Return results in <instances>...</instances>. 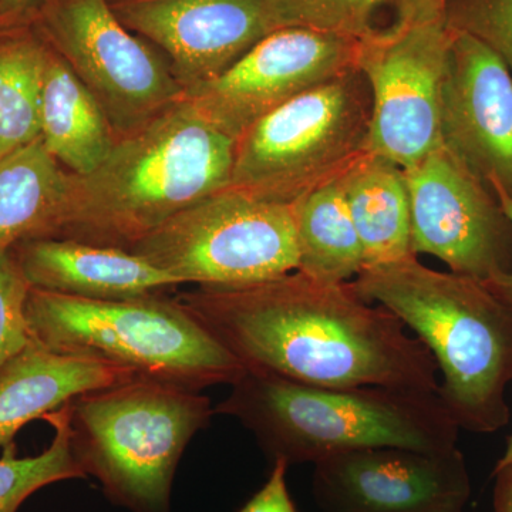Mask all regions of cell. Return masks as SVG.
<instances>
[{"instance_id": "6da1fadb", "label": "cell", "mask_w": 512, "mask_h": 512, "mask_svg": "<svg viewBox=\"0 0 512 512\" xmlns=\"http://www.w3.org/2000/svg\"><path fill=\"white\" fill-rule=\"evenodd\" d=\"M175 301L245 370L320 387L439 389L429 349L352 281L295 271L258 284L198 286Z\"/></svg>"}, {"instance_id": "7a4b0ae2", "label": "cell", "mask_w": 512, "mask_h": 512, "mask_svg": "<svg viewBox=\"0 0 512 512\" xmlns=\"http://www.w3.org/2000/svg\"><path fill=\"white\" fill-rule=\"evenodd\" d=\"M235 144L181 100L117 138L92 173H70L53 238L130 251L178 212L228 187Z\"/></svg>"}, {"instance_id": "3957f363", "label": "cell", "mask_w": 512, "mask_h": 512, "mask_svg": "<svg viewBox=\"0 0 512 512\" xmlns=\"http://www.w3.org/2000/svg\"><path fill=\"white\" fill-rule=\"evenodd\" d=\"M365 301L393 312L429 349L441 403L460 430L491 434L510 421L512 309L483 281L409 258L367 266L352 281Z\"/></svg>"}, {"instance_id": "277c9868", "label": "cell", "mask_w": 512, "mask_h": 512, "mask_svg": "<svg viewBox=\"0 0 512 512\" xmlns=\"http://www.w3.org/2000/svg\"><path fill=\"white\" fill-rule=\"evenodd\" d=\"M254 434L271 461L318 463L365 448L458 447L456 421L437 392L386 386L320 387L244 370L214 409Z\"/></svg>"}, {"instance_id": "5b68a950", "label": "cell", "mask_w": 512, "mask_h": 512, "mask_svg": "<svg viewBox=\"0 0 512 512\" xmlns=\"http://www.w3.org/2000/svg\"><path fill=\"white\" fill-rule=\"evenodd\" d=\"M26 320L33 342L52 352L192 392L231 386L245 370L175 298L163 295L94 301L32 288Z\"/></svg>"}, {"instance_id": "8992f818", "label": "cell", "mask_w": 512, "mask_h": 512, "mask_svg": "<svg viewBox=\"0 0 512 512\" xmlns=\"http://www.w3.org/2000/svg\"><path fill=\"white\" fill-rule=\"evenodd\" d=\"M67 407L70 444L84 476L133 512H170L178 463L215 414L201 392L144 379L80 394Z\"/></svg>"}, {"instance_id": "52a82bcc", "label": "cell", "mask_w": 512, "mask_h": 512, "mask_svg": "<svg viewBox=\"0 0 512 512\" xmlns=\"http://www.w3.org/2000/svg\"><path fill=\"white\" fill-rule=\"evenodd\" d=\"M370 117L372 94L356 67L252 124L235 144L227 188L293 205L369 153Z\"/></svg>"}, {"instance_id": "ba28073f", "label": "cell", "mask_w": 512, "mask_h": 512, "mask_svg": "<svg viewBox=\"0 0 512 512\" xmlns=\"http://www.w3.org/2000/svg\"><path fill=\"white\" fill-rule=\"evenodd\" d=\"M183 285L245 286L298 271L292 205L224 188L130 249Z\"/></svg>"}, {"instance_id": "9c48e42d", "label": "cell", "mask_w": 512, "mask_h": 512, "mask_svg": "<svg viewBox=\"0 0 512 512\" xmlns=\"http://www.w3.org/2000/svg\"><path fill=\"white\" fill-rule=\"evenodd\" d=\"M35 22L93 94L117 138L184 100L183 84L165 57L120 22L110 0H52Z\"/></svg>"}, {"instance_id": "30bf717a", "label": "cell", "mask_w": 512, "mask_h": 512, "mask_svg": "<svg viewBox=\"0 0 512 512\" xmlns=\"http://www.w3.org/2000/svg\"><path fill=\"white\" fill-rule=\"evenodd\" d=\"M451 36L439 20L393 23L359 39L357 69L372 94L369 150L403 170L443 144L441 89Z\"/></svg>"}, {"instance_id": "8fae6325", "label": "cell", "mask_w": 512, "mask_h": 512, "mask_svg": "<svg viewBox=\"0 0 512 512\" xmlns=\"http://www.w3.org/2000/svg\"><path fill=\"white\" fill-rule=\"evenodd\" d=\"M414 254L488 281L512 272V224L500 202L444 144L406 168Z\"/></svg>"}, {"instance_id": "7c38bea8", "label": "cell", "mask_w": 512, "mask_h": 512, "mask_svg": "<svg viewBox=\"0 0 512 512\" xmlns=\"http://www.w3.org/2000/svg\"><path fill=\"white\" fill-rule=\"evenodd\" d=\"M359 39L301 26L275 30L220 76L184 99L222 133L238 140L256 121L357 67Z\"/></svg>"}, {"instance_id": "4fadbf2b", "label": "cell", "mask_w": 512, "mask_h": 512, "mask_svg": "<svg viewBox=\"0 0 512 512\" xmlns=\"http://www.w3.org/2000/svg\"><path fill=\"white\" fill-rule=\"evenodd\" d=\"M312 488L323 512H464L471 478L458 447H379L318 461Z\"/></svg>"}, {"instance_id": "5bb4252c", "label": "cell", "mask_w": 512, "mask_h": 512, "mask_svg": "<svg viewBox=\"0 0 512 512\" xmlns=\"http://www.w3.org/2000/svg\"><path fill=\"white\" fill-rule=\"evenodd\" d=\"M131 32L160 47L185 92L220 76L259 40L288 28L278 0H111Z\"/></svg>"}, {"instance_id": "9a60e30c", "label": "cell", "mask_w": 512, "mask_h": 512, "mask_svg": "<svg viewBox=\"0 0 512 512\" xmlns=\"http://www.w3.org/2000/svg\"><path fill=\"white\" fill-rule=\"evenodd\" d=\"M451 33L441 141L494 195L512 198L511 70L480 40Z\"/></svg>"}, {"instance_id": "2e32d148", "label": "cell", "mask_w": 512, "mask_h": 512, "mask_svg": "<svg viewBox=\"0 0 512 512\" xmlns=\"http://www.w3.org/2000/svg\"><path fill=\"white\" fill-rule=\"evenodd\" d=\"M32 288L94 301H128L183 285L126 249L69 238H37L12 248Z\"/></svg>"}, {"instance_id": "e0dca14e", "label": "cell", "mask_w": 512, "mask_h": 512, "mask_svg": "<svg viewBox=\"0 0 512 512\" xmlns=\"http://www.w3.org/2000/svg\"><path fill=\"white\" fill-rule=\"evenodd\" d=\"M137 379L99 360L60 355L30 343L0 370V448L33 420H42L80 394Z\"/></svg>"}, {"instance_id": "ac0fdd59", "label": "cell", "mask_w": 512, "mask_h": 512, "mask_svg": "<svg viewBox=\"0 0 512 512\" xmlns=\"http://www.w3.org/2000/svg\"><path fill=\"white\" fill-rule=\"evenodd\" d=\"M40 138L69 173H92L116 144L109 119L69 64L49 46L40 104Z\"/></svg>"}, {"instance_id": "d6986e66", "label": "cell", "mask_w": 512, "mask_h": 512, "mask_svg": "<svg viewBox=\"0 0 512 512\" xmlns=\"http://www.w3.org/2000/svg\"><path fill=\"white\" fill-rule=\"evenodd\" d=\"M365 268L416 258L403 168L372 151L342 175Z\"/></svg>"}, {"instance_id": "ffe728a7", "label": "cell", "mask_w": 512, "mask_h": 512, "mask_svg": "<svg viewBox=\"0 0 512 512\" xmlns=\"http://www.w3.org/2000/svg\"><path fill=\"white\" fill-rule=\"evenodd\" d=\"M69 178L42 138L0 160V252L29 239L55 237Z\"/></svg>"}, {"instance_id": "44dd1931", "label": "cell", "mask_w": 512, "mask_h": 512, "mask_svg": "<svg viewBox=\"0 0 512 512\" xmlns=\"http://www.w3.org/2000/svg\"><path fill=\"white\" fill-rule=\"evenodd\" d=\"M292 207L298 272L329 284L353 281L365 268V258L342 177L305 195Z\"/></svg>"}, {"instance_id": "7402d4cb", "label": "cell", "mask_w": 512, "mask_h": 512, "mask_svg": "<svg viewBox=\"0 0 512 512\" xmlns=\"http://www.w3.org/2000/svg\"><path fill=\"white\" fill-rule=\"evenodd\" d=\"M47 52L28 25L0 32V160L40 138Z\"/></svg>"}, {"instance_id": "603a6c76", "label": "cell", "mask_w": 512, "mask_h": 512, "mask_svg": "<svg viewBox=\"0 0 512 512\" xmlns=\"http://www.w3.org/2000/svg\"><path fill=\"white\" fill-rule=\"evenodd\" d=\"M45 420L53 431L52 444L35 457H16L15 443L3 448L0 457V512H18L23 503L47 485L86 478L77 464L70 444L67 403Z\"/></svg>"}, {"instance_id": "cb8c5ba5", "label": "cell", "mask_w": 512, "mask_h": 512, "mask_svg": "<svg viewBox=\"0 0 512 512\" xmlns=\"http://www.w3.org/2000/svg\"><path fill=\"white\" fill-rule=\"evenodd\" d=\"M286 26H301L362 39L384 0H278Z\"/></svg>"}, {"instance_id": "d4e9b609", "label": "cell", "mask_w": 512, "mask_h": 512, "mask_svg": "<svg viewBox=\"0 0 512 512\" xmlns=\"http://www.w3.org/2000/svg\"><path fill=\"white\" fill-rule=\"evenodd\" d=\"M444 25L480 40L512 73V0H447Z\"/></svg>"}, {"instance_id": "484cf974", "label": "cell", "mask_w": 512, "mask_h": 512, "mask_svg": "<svg viewBox=\"0 0 512 512\" xmlns=\"http://www.w3.org/2000/svg\"><path fill=\"white\" fill-rule=\"evenodd\" d=\"M30 289L15 252H0V370L32 343L26 320Z\"/></svg>"}, {"instance_id": "4316f807", "label": "cell", "mask_w": 512, "mask_h": 512, "mask_svg": "<svg viewBox=\"0 0 512 512\" xmlns=\"http://www.w3.org/2000/svg\"><path fill=\"white\" fill-rule=\"evenodd\" d=\"M288 467L289 464L285 460L272 461V471L268 480L239 512H298L286 483Z\"/></svg>"}, {"instance_id": "83f0119b", "label": "cell", "mask_w": 512, "mask_h": 512, "mask_svg": "<svg viewBox=\"0 0 512 512\" xmlns=\"http://www.w3.org/2000/svg\"><path fill=\"white\" fill-rule=\"evenodd\" d=\"M446 2L447 0H384L396 15L394 23L400 25L439 22L443 20Z\"/></svg>"}, {"instance_id": "f1b7e54d", "label": "cell", "mask_w": 512, "mask_h": 512, "mask_svg": "<svg viewBox=\"0 0 512 512\" xmlns=\"http://www.w3.org/2000/svg\"><path fill=\"white\" fill-rule=\"evenodd\" d=\"M50 2L52 0H0V19L19 26L28 25L35 22Z\"/></svg>"}, {"instance_id": "f546056e", "label": "cell", "mask_w": 512, "mask_h": 512, "mask_svg": "<svg viewBox=\"0 0 512 512\" xmlns=\"http://www.w3.org/2000/svg\"><path fill=\"white\" fill-rule=\"evenodd\" d=\"M494 512H512V463L495 467L493 471Z\"/></svg>"}, {"instance_id": "4dcf8cb0", "label": "cell", "mask_w": 512, "mask_h": 512, "mask_svg": "<svg viewBox=\"0 0 512 512\" xmlns=\"http://www.w3.org/2000/svg\"><path fill=\"white\" fill-rule=\"evenodd\" d=\"M495 197H497L501 208H503L505 215H507L508 220H510L512 224V198L507 197V195H495ZM484 284L487 285V288L490 289L497 298H500L508 308L512 309V272L511 274L494 276V278L484 281Z\"/></svg>"}, {"instance_id": "1f68e13d", "label": "cell", "mask_w": 512, "mask_h": 512, "mask_svg": "<svg viewBox=\"0 0 512 512\" xmlns=\"http://www.w3.org/2000/svg\"><path fill=\"white\" fill-rule=\"evenodd\" d=\"M510 463H512V434L510 439L507 441V448H505L503 456H501L500 460H498V463L495 464V467L507 466V464Z\"/></svg>"}, {"instance_id": "d6a6232c", "label": "cell", "mask_w": 512, "mask_h": 512, "mask_svg": "<svg viewBox=\"0 0 512 512\" xmlns=\"http://www.w3.org/2000/svg\"><path fill=\"white\" fill-rule=\"evenodd\" d=\"M18 26L19 25H15V23L8 22V20L0 19V32H2V30H6V29L18 28ZM23 26H26V25H23Z\"/></svg>"}, {"instance_id": "836d02e7", "label": "cell", "mask_w": 512, "mask_h": 512, "mask_svg": "<svg viewBox=\"0 0 512 512\" xmlns=\"http://www.w3.org/2000/svg\"><path fill=\"white\" fill-rule=\"evenodd\" d=\"M471 512H478V511H471Z\"/></svg>"}]
</instances>
